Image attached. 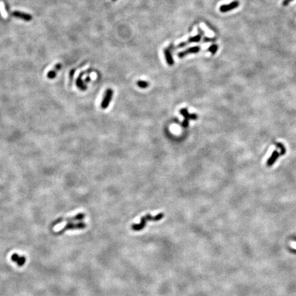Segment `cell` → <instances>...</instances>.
Here are the masks:
<instances>
[{
    "mask_svg": "<svg viewBox=\"0 0 296 296\" xmlns=\"http://www.w3.org/2000/svg\"><path fill=\"white\" fill-rule=\"evenodd\" d=\"M113 1H117V0H113Z\"/></svg>",
    "mask_w": 296,
    "mask_h": 296,
    "instance_id": "2e32d148",
    "label": "cell"
},
{
    "mask_svg": "<svg viewBox=\"0 0 296 296\" xmlns=\"http://www.w3.org/2000/svg\"><path fill=\"white\" fill-rule=\"evenodd\" d=\"M11 259L14 263H15L19 267L24 265L26 261V258L24 256H20L17 254H13L11 256Z\"/></svg>",
    "mask_w": 296,
    "mask_h": 296,
    "instance_id": "8992f818",
    "label": "cell"
},
{
    "mask_svg": "<svg viewBox=\"0 0 296 296\" xmlns=\"http://www.w3.org/2000/svg\"><path fill=\"white\" fill-rule=\"evenodd\" d=\"M293 1V0H284L283 2V5L285 6H287V5H288L289 3L291 1Z\"/></svg>",
    "mask_w": 296,
    "mask_h": 296,
    "instance_id": "9a60e30c",
    "label": "cell"
},
{
    "mask_svg": "<svg viewBox=\"0 0 296 296\" xmlns=\"http://www.w3.org/2000/svg\"><path fill=\"white\" fill-rule=\"evenodd\" d=\"M202 34H200L198 35H196V36H195L194 37H191V38H189V40H188V41H186V43H187V45H188L189 43H191V42H199L200 40H201V36H202Z\"/></svg>",
    "mask_w": 296,
    "mask_h": 296,
    "instance_id": "30bf717a",
    "label": "cell"
},
{
    "mask_svg": "<svg viewBox=\"0 0 296 296\" xmlns=\"http://www.w3.org/2000/svg\"><path fill=\"white\" fill-rule=\"evenodd\" d=\"M165 217V214L162 212L157 214L156 215L152 216L150 214H147L145 216H143L141 218V221L139 224H133L131 226V229L133 231L139 232L144 229L145 227L146 226L147 223L149 221H160Z\"/></svg>",
    "mask_w": 296,
    "mask_h": 296,
    "instance_id": "7a4b0ae2",
    "label": "cell"
},
{
    "mask_svg": "<svg viewBox=\"0 0 296 296\" xmlns=\"http://www.w3.org/2000/svg\"><path fill=\"white\" fill-rule=\"evenodd\" d=\"M164 54H165V56L167 63V64L169 65V66H172V65H173V63H174V62H173V57H172V56H171V51H170L169 49L167 48L164 49Z\"/></svg>",
    "mask_w": 296,
    "mask_h": 296,
    "instance_id": "9c48e42d",
    "label": "cell"
},
{
    "mask_svg": "<svg viewBox=\"0 0 296 296\" xmlns=\"http://www.w3.org/2000/svg\"><path fill=\"white\" fill-rule=\"evenodd\" d=\"M280 156L279 152L276 150H274V152H272V155L269 157V158L267 161V167H272L273 165L276 162V161L277 160L278 158Z\"/></svg>",
    "mask_w": 296,
    "mask_h": 296,
    "instance_id": "ba28073f",
    "label": "cell"
},
{
    "mask_svg": "<svg viewBox=\"0 0 296 296\" xmlns=\"http://www.w3.org/2000/svg\"><path fill=\"white\" fill-rule=\"evenodd\" d=\"M204 42L215 41L216 38H207V37H204Z\"/></svg>",
    "mask_w": 296,
    "mask_h": 296,
    "instance_id": "5bb4252c",
    "label": "cell"
},
{
    "mask_svg": "<svg viewBox=\"0 0 296 296\" xmlns=\"http://www.w3.org/2000/svg\"><path fill=\"white\" fill-rule=\"evenodd\" d=\"M239 6V3L238 1H234L232 3H228V4H225L222 5V6H220L219 8V10L221 12H227L230 10H232L233 9H235V8H238Z\"/></svg>",
    "mask_w": 296,
    "mask_h": 296,
    "instance_id": "277c9868",
    "label": "cell"
},
{
    "mask_svg": "<svg viewBox=\"0 0 296 296\" xmlns=\"http://www.w3.org/2000/svg\"><path fill=\"white\" fill-rule=\"evenodd\" d=\"M136 84L141 88H146L150 86V83L144 80H139L136 82Z\"/></svg>",
    "mask_w": 296,
    "mask_h": 296,
    "instance_id": "8fae6325",
    "label": "cell"
},
{
    "mask_svg": "<svg viewBox=\"0 0 296 296\" xmlns=\"http://www.w3.org/2000/svg\"><path fill=\"white\" fill-rule=\"evenodd\" d=\"M217 49H218V46L217 45H215V44H214V45H210V47H208V51H210V52H211L212 54H214L217 51Z\"/></svg>",
    "mask_w": 296,
    "mask_h": 296,
    "instance_id": "7c38bea8",
    "label": "cell"
},
{
    "mask_svg": "<svg viewBox=\"0 0 296 296\" xmlns=\"http://www.w3.org/2000/svg\"><path fill=\"white\" fill-rule=\"evenodd\" d=\"M180 114H181L182 116L184 117V119H192V120H196L198 119V115L196 114V113H193V114H190L188 112L187 109H182L180 111Z\"/></svg>",
    "mask_w": 296,
    "mask_h": 296,
    "instance_id": "52a82bcc",
    "label": "cell"
},
{
    "mask_svg": "<svg viewBox=\"0 0 296 296\" xmlns=\"http://www.w3.org/2000/svg\"><path fill=\"white\" fill-rule=\"evenodd\" d=\"M85 217V214L84 213H78L76 215L73 216V217H67V218H59L57 220L55 221L54 223H53V226H56L59 223L63 222V221H67L68 222V224L65 225V226L64 228H62V229L60 230L58 233H56V235H62L65 232L67 231V230H81L84 229L86 227V225L85 223L82 222V221H80V222H75V221H82L84 219Z\"/></svg>",
    "mask_w": 296,
    "mask_h": 296,
    "instance_id": "6da1fadb",
    "label": "cell"
},
{
    "mask_svg": "<svg viewBox=\"0 0 296 296\" xmlns=\"http://www.w3.org/2000/svg\"><path fill=\"white\" fill-rule=\"evenodd\" d=\"M182 125L184 127H187L188 126H189V119H184L183 122L182 123Z\"/></svg>",
    "mask_w": 296,
    "mask_h": 296,
    "instance_id": "4fadbf2b",
    "label": "cell"
},
{
    "mask_svg": "<svg viewBox=\"0 0 296 296\" xmlns=\"http://www.w3.org/2000/svg\"><path fill=\"white\" fill-rule=\"evenodd\" d=\"M200 49L201 48H200V47H199V46L190 47V48L186 49V50L184 51H182L181 52H179L178 54V56L179 58H183L189 54H196V53L199 52Z\"/></svg>",
    "mask_w": 296,
    "mask_h": 296,
    "instance_id": "5b68a950",
    "label": "cell"
},
{
    "mask_svg": "<svg viewBox=\"0 0 296 296\" xmlns=\"http://www.w3.org/2000/svg\"><path fill=\"white\" fill-rule=\"evenodd\" d=\"M113 95V91L111 88L108 89L107 91H106L105 96L104 97V100H103L102 104H101V107L103 109H106V108H108V106H109L110 102L112 100V97Z\"/></svg>",
    "mask_w": 296,
    "mask_h": 296,
    "instance_id": "3957f363",
    "label": "cell"
}]
</instances>
